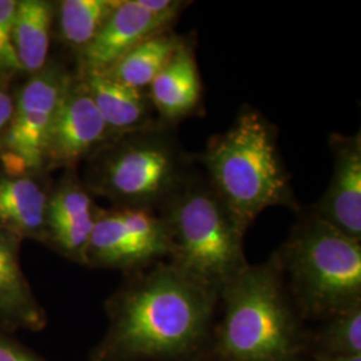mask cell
<instances>
[{
    "instance_id": "7402d4cb",
    "label": "cell",
    "mask_w": 361,
    "mask_h": 361,
    "mask_svg": "<svg viewBox=\"0 0 361 361\" xmlns=\"http://www.w3.org/2000/svg\"><path fill=\"white\" fill-rule=\"evenodd\" d=\"M0 361H46L34 350L0 331Z\"/></svg>"
},
{
    "instance_id": "6da1fadb",
    "label": "cell",
    "mask_w": 361,
    "mask_h": 361,
    "mask_svg": "<svg viewBox=\"0 0 361 361\" xmlns=\"http://www.w3.org/2000/svg\"><path fill=\"white\" fill-rule=\"evenodd\" d=\"M219 292L173 262L145 267L109 302L110 325L94 361L168 360L207 338Z\"/></svg>"
},
{
    "instance_id": "7c38bea8",
    "label": "cell",
    "mask_w": 361,
    "mask_h": 361,
    "mask_svg": "<svg viewBox=\"0 0 361 361\" xmlns=\"http://www.w3.org/2000/svg\"><path fill=\"white\" fill-rule=\"evenodd\" d=\"M101 207L75 176H66L47 207V244L71 261L87 265L91 233Z\"/></svg>"
},
{
    "instance_id": "cb8c5ba5",
    "label": "cell",
    "mask_w": 361,
    "mask_h": 361,
    "mask_svg": "<svg viewBox=\"0 0 361 361\" xmlns=\"http://www.w3.org/2000/svg\"><path fill=\"white\" fill-rule=\"evenodd\" d=\"M314 361H361V355L359 356H326L319 355Z\"/></svg>"
},
{
    "instance_id": "5bb4252c",
    "label": "cell",
    "mask_w": 361,
    "mask_h": 361,
    "mask_svg": "<svg viewBox=\"0 0 361 361\" xmlns=\"http://www.w3.org/2000/svg\"><path fill=\"white\" fill-rule=\"evenodd\" d=\"M146 91L159 121L169 126L197 110L202 99V82L188 40Z\"/></svg>"
},
{
    "instance_id": "30bf717a",
    "label": "cell",
    "mask_w": 361,
    "mask_h": 361,
    "mask_svg": "<svg viewBox=\"0 0 361 361\" xmlns=\"http://www.w3.org/2000/svg\"><path fill=\"white\" fill-rule=\"evenodd\" d=\"M174 22L147 11L140 0H121L97 37L78 55L79 73H106L137 44L171 28Z\"/></svg>"
},
{
    "instance_id": "ffe728a7",
    "label": "cell",
    "mask_w": 361,
    "mask_h": 361,
    "mask_svg": "<svg viewBox=\"0 0 361 361\" xmlns=\"http://www.w3.org/2000/svg\"><path fill=\"white\" fill-rule=\"evenodd\" d=\"M319 341L323 349L320 355H361V305L329 317Z\"/></svg>"
},
{
    "instance_id": "5b68a950",
    "label": "cell",
    "mask_w": 361,
    "mask_h": 361,
    "mask_svg": "<svg viewBox=\"0 0 361 361\" xmlns=\"http://www.w3.org/2000/svg\"><path fill=\"white\" fill-rule=\"evenodd\" d=\"M89 186L119 207L158 210L193 173L171 126L114 137L94 153Z\"/></svg>"
},
{
    "instance_id": "277c9868",
    "label": "cell",
    "mask_w": 361,
    "mask_h": 361,
    "mask_svg": "<svg viewBox=\"0 0 361 361\" xmlns=\"http://www.w3.org/2000/svg\"><path fill=\"white\" fill-rule=\"evenodd\" d=\"M174 265L221 292L249 265L244 234L209 180L192 176L158 209Z\"/></svg>"
},
{
    "instance_id": "603a6c76",
    "label": "cell",
    "mask_w": 361,
    "mask_h": 361,
    "mask_svg": "<svg viewBox=\"0 0 361 361\" xmlns=\"http://www.w3.org/2000/svg\"><path fill=\"white\" fill-rule=\"evenodd\" d=\"M13 107L15 101L11 95L7 91L0 89V149L13 119Z\"/></svg>"
},
{
    "instance_id": "9c48e42d",
    "label": "cell",
    "mask_w": 361,
    "mask_h": 361,
    "mask_svg": "<svg viewBox=\"0 0 361 361\" xmlns=\"http://www.w3.org/2000/svg\"><path fill=\"white\" fill-rule=\"evenodd\" d=\"M83 79L73 78L54 119L46 166L71 168L113 140Z\"/></svg>"
},
{
    "instance_id": "52a82bcc",
    "label": "cell",
    "mask_w": 361,
    "mask_h": 361,
    "mask_svg": "<svg viewBox=\"0 0 361 361\" xmlns=\"http://www.w3.org/2000/svg\"><path fill=\"white\" fill-rule=\"evenodd\" d=\"M73 78L59 66H46L23 86L0 149L7 174H30L46 166L52 123Z\"/></svg>"
},
{
    "instance_id": "8992f818",
    "label": "cell",
    "mask_w": 361,
    "mask_h": 361,
    "mask_svg": "<svg viewBox=\"0 0 361 361\" xmlns=\"http://www.w3.org/2000/svg\"><path fill=\"white\" fill-rule=\"evenodd\" d=\"M279 256L305 314L329 319L361 305L360 240L312 213L297 224Z\"/></svg>"
},
{
    "instance_id": "2e32d148",
    "label": "cell",
    "mask_w": 361,
    "mask_h": 361,
    "mask_svg": "<svg viewBox=\"0 0 361 361\" xmlns=\"http://www.w3.org/2000/svg\"><path fill=\"white\" fill-rule=\"evenodd\" d=\"M50 194L30 174L0 176V228L47 244Z\"/></svg>"
},
{
    "instance_id": "d6986e66",
    "label": "cell",
    "mask_w": 361,
    "mask_h": 361,
    "mask_svg": "<svg viewBox=\"0 0 361 361\" xmlns=\"http://www.w3.org/2000/svg\"><path fill=\"white\" fill-rule=\"evenodd\" d=\"M121 0H65L59 6V28L66 43L78 51H83Z\"/></svg>"
},
{
    "instance_id": "4fadbf2b",
    "label": "cell",
    "mask_w": 361,
    "mask_h": 361,
    "mask_svg": "<svg viewBox=\"0 0 361 361\" xmlns=\"http://www.w3.org/2000/svg\"><path fill=\"white\" fill-rule=\"evenodd\" d=\"M99 114L114 137L152 129L162 122L146 90L121 83L106 73H79Z\"/></svg>"
},
{
    "instance_id": "8fae6325",
    "label": "cell",
    "mask_w": 361,
    "mask_h": 361,
    "mask_svg": "<svg viewBox=\"0 0 361 361\" xmlns=\"http://www.w3.org/2000/svg\"><path fill=\"white\" fill-rule=\"evenodd\" d=\"M334 174L313 213L355 240L361 241V135H331Z\"/></svg>"
},
{
    "instance_id": "9a60e30c",
    "label": "cell",
    "mask_w": 361,
    "mask_h": 361,
    "mask_svg": "<svg viewBox=\"0 0 361 361\" xmlns=\"http://www.w3.org/2000/svg\"><path fill=\"white\" fill-rule=\"evenodd\" d=\"M20 243L19 237L0 228V322L11 329L42 331L46 314L22 271Z\"/></svg>"
},
{
    "instance_id": "e0dca14e",
    "label": "cell",
    "mask_w": 361,
    "mask_h": 361,
    "mask_svg": "<svg viewBox=\"0 0 361 361\" xmlns=\"http://www.w3.org/2000/svg\"><path fill=\"white\" fill-rule=\"evenodd\" d=\"M52 7L44 0L16 1L13 22V43L19 65L28 74L46 67L51 38Z\"/></svg>"
},
{
    "instance_id": "3957f363",
    "label": "cell",
    "mask_w": 361,
    "mask_h": 361,
    "mask_svg": "<svg viewBox=\"0 0 361 361\" xmlns=\"http://www.w3.org/2000/svg\"><path fill=\"white\" fill-rule=\"evenodd\" d=\"M219 298L224 319L216 349L221 360H295L298 325L279 253L264 264H249L221 289Z\"/></svg>"
},
{
    "instance_id": "ba28073f",
    "label": "cell",
    "mask_w": 361,
    "mask_h": 361,
    "mask_svg": "<svg viewBox=\"0 0 361 361\" xmlns=\"http://www.w3.org/2000/svg\"><path fill=\"white\" fill-rule=\"evenodd\" d=\"M171 252L162 219L150 209H99L87 250V265L138 271Z\"/></svg>"
},
{
    "instance_id": "ac0fdd59",
    "label": "cell",
    "mask_w": 361,
    "mask_h": 361,
    "mask_svg": "<svg viewBox=\"0 0 361 361\" xmlns=\"http://www.w3.org/2000/svg\"><path fill=\"white\" fill-rule=\"evenodd\" d=\"M185 42L171 28L161 31L131 49L106 74L130 87L147 90Z\"/></svg>"
},
{
    "instance_id": "7a4b0ae2",
    "label": "cell",
    "mask_w": 361,
    "mask_h": 361,
    "mask_svg": "<svg viewBox=\"0 0 361 361\" xmlns=\"http://www.w3.org/2000/svg\"><path fill=\"white\" fill-rule=\"evenodd\" d=\"M201 162L209 183L243 232L268 207L297 210L276 131L257 110H243L231 129L209 142Z\"/></svg>"
},
{
    "instance_id": "44dd1931",
    "label": "cell",
    "mask_w": 361,
    "mask_h": 361,
    "mask_svg": "<svg viewBox=\"0 0 361 361\" xmlns=\"http://www.w3.org/2000/svg\"><path fill=\"white\" fill-rule=\"evenodd\" d=\"M15 7V0H0V80L22 71L13 43Z\"/></svg>"
}]
</instances>
